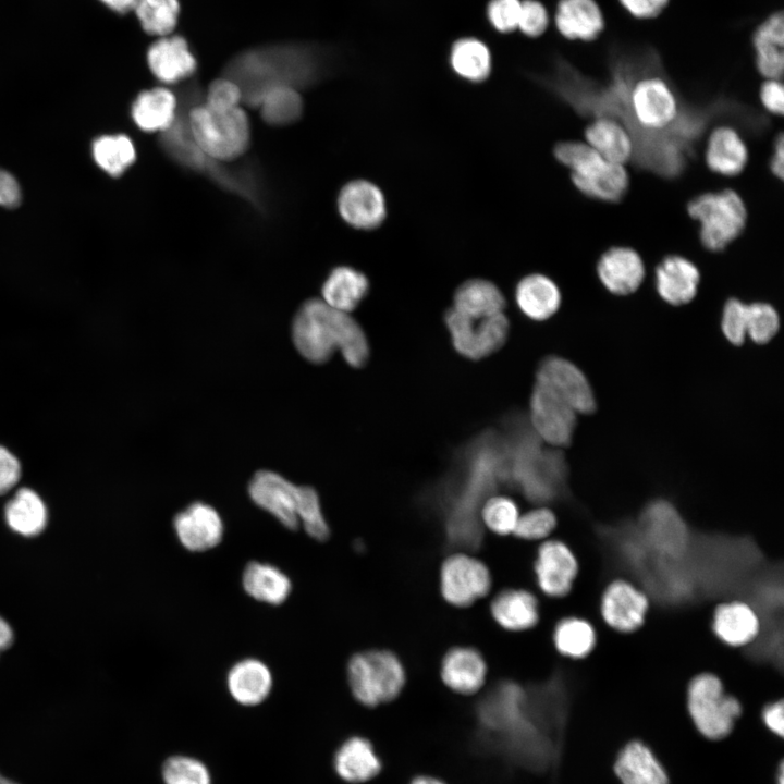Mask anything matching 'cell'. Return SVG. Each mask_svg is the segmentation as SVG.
I'll return each mask as SVG.
<instances>
[{
	"label": "cell",
	"mask_w": 784,
	"mask_h": 784,
	"mask_svg": "<svg viewBox=\"0 0 784 784\" xmlns=\"http://www.w3.org/2000/svg\"><path fill=\"white\" fill-rule=\"evenodd\" d=\"M536 79L583 115L616 119L632 136V160L669 179L685 170L710 117L730 113L738 105L724 98L705 107L684 102L660 53L647 45L614 47L603 79L584 74L560 57L549 73Z\"/></svg>",
	"instance_id": "obj_1"
},
{
	"label": "cell",
	"mask_w": 784,
	"mask_h": 784,
	"mask_svg": "<svg viewBox=\"0 0 784 784\" xmlns=\"http://www.w3.org/2000/svg\"><path fill=\"white\" fill-rule=\"evenodd\" d=\"M455 473L445 488L446 530L450 541L478 546L480 507L501 483H509L502 434L487 430L458 454Z\"/></svg>",
	"instance_id": "obj_2"
},
{
	"label": "cell",
	"mask_w": 784,
	"mask_h": 784,
	"mask_svg": "<svg viewBox=\"0 0 784 784\" xmlns=\"http://www.w3.org/2000/svg\"><path fill=\"white\" fill-rule=\"evenodd\" d=\"M292 336L297 351L311 363L328 360L335 350H340L353 367L364 366L369 356L368 342L359 324L348 313L332 308L319 298H310L298 308Z\"/></svg>",
	"instance_id": "obj_3"
},
{
	"label": "cell",
	"mask_w": 784,
	"mask_h": 784,
	"mask_svg": "<svg viewBox=\"0 0 784 784\" xmlns=\"http://www.w3.org/2000/svg\"><path fill=\"white\" fill-rule=\"evenodd\" d=\"M509 483L519 488L531 501L555 499L564 486L566 465L558 451L543 450L540 438L520 415L504 420Z\"/></svg>",
	"instance_id": "obj_4"
},
{
	"label": "cell",
	"mask_w": 784,
	"mask_h": 784,
	"mask_svg": "<svg viewBox=\"0 0 784 784\" xmlns=\"http://www.w3.org/2000/svg\"><path fill=\"white\" fill-rule=\"evenodd\" d=\"M553 155L571 170L574 186L585 196L605 203H618L625 197L629 175L623 164L608 161L581 142H560Z\"/></svg>",
	"instance_id": "obj_5"
},
{
	"label": "cell",
	"mask_w": 784,
	"mask_h": 784,
	"mask_svg": "<svg viewBox=\"0 0 784 784\" xmlns=\"http://www.w3.org/2000/svg\"><path fill=\"white\" fill-rule=\"evenodd\" d=\"M186 124L198 149L216 161L238 158L250 142L249 119L241 106L224 111L196 106L189 111Z\"/></svg>",
	"instance_id": "obj_6"
},
{
	"label": "cell",
	"mask_w": 784,
	"mask_h": 784,
	"mask_svg": "<svg viewBox=\"0 0 784 784\" xmlns=\"http://www.w3.org/2000/svg\"><path fill=\"white\" fill-rule=\"evenodd\" d=\"M686 209L700 224L701 245L712 253L724 250L740 236L747 224L746 205L731 188L697 195L687 203Z\"/></svg>",
	"instance_id": "obj_7"
},
{
	"label": "cell",
	"mask_w": 784,
	"mask_h": 784,
	"mask_svg": "<svg viewBox=\"0 0 784 784\" xmlns=\"http://www.w3.org/2000/svg\"><path fill=\"white\" fill-rule=\"evenodd\" d=\"M347 679L359 703L377 707L392 701L401 694L406 673L402 661L392 651L369 649L351 657Z\"/></svg>",
	"instance_id": "obj_8"
},
{
	"label": "cell",
	"mask_w": 784,
	"mask_h": 784,
	"mask_svg": "<svg viewBox=\"0 0 784 784\" xmlns=\"http://www.w3.org/2000/svg\"><path fill=\"white\" fill-rule=\"evenodd\" d=\"M687 707L698 732L711 740L726 737L742 713L740 702L712 673H700L689 682Z\"/></svg>",
	"instance_id": "obj_9"
},
{
	"label": "cell",
	"mask_w": 784,
	"mask_h": 784,
	"mask_svg": "<svg viewBox=\"0 0 784 784\" xmlns=\"http://www.w3.org/2000/svg\"><path fill=\"white\" fill-rule=\"evenodd\" d=\"M455 350L470 359L483 358L505 342L509 320L503 313L470 318L451 308L444 316Z\"/></svg>",
	"instance_id": "obj_10"
},
{
	"label": "cell",
	"mask_w": 784,
	"mask_h": 784,
	"mask_svg": "<svg viewBox=\"0 0 784 784\" xmlns=\"http://www.w3.org/2000/svg\"><path fill=\"white\" fill-rule=\"evenodd\" d=\"M492 585L487 565L469 554L448 556L440 569V591L453 607L466 608L485 597Z\"/></svg>",
	"instance_id": "obj_11"
},
{
	"label": "cell",
	"mask_w": 784,
	"mask_h": 784,
	"mask_svg": "<svg viewBox=\"0 0 784 784\" xmlns=\"http://www.w3.org/2000/svg\"><path fill=\"white\" fill-rule=\"evenodd\" d=\"M530 424L540 440L566 446L572 441L576 412L548 387L536 382L530 397Z\"/></svg>",
	"instance_id": "obj_12"
},
{
	"label": "cell",
	"mask_w": 784,
	"mask_h": 784,
	"mask_svg": "<svg viewBox=\"0 0 784 784\" xmlns=\"http://www.w3.org/2000/svg\"><path fill=\"white\" fill-rule=\"evenodd\" d=\"M336 205L340 217L357 230H375L387 217L382 191L375 183L363 179L347 182L339 193Z\"/></svg>",
	"instance_id": "obj_13"
},
{
	"label": "cell",
	"mask_w": 784,
	"mask_h": 784,
	"mask_svg": "<svg viewBox=\"0 0 784 784\" xmlns=\"http://www.w3.org/2000/svg\"><path fill=\"white\" fill-rule=\"evenodd\" d=\"M537 382L548 387L576 413L589 414L596 409L587 378L564 358L551 356L543 359L537 371Z\"/></svg>",
	"instance_id": "obj_14"
},
{
	"label": "cell",
	"mask_w": 784,
	"mask_h": 784,
	"mask_svg": "<svg viewBox=\"0 0 784 784\" xmlns=\"http://www.w3.org/2000/svg\"><path fill=\"white\" fill-rule=\"evenodd\" d=\"M253 502L271 514L285 528L299 527L297 518L298 486L271 470H259L248 485Z\"/></svg>",
	"instance_id": "obj_15"
},
{
	"label": "cell",
	"mask_w": 784,
	"mask_h": 784,
	"mask_svg": "<svg viewBox=\"0 0 784 784\" xmlns=\"http://www.w3.org/2000/svg\"><path fill=\"white\" fill-rule=\"evenodd\" d=\"M534 572L540 590L548 597L560 598L571 591L578 562L566 543L547 540L538 548Z\"/></svg>",
	"instance_id": "obj_16"
},
{
	"label": "cell",
	"mask_w": 784,
	"mask_h": 784,
	"mask_svg": "<svg viewBox=\"0 0 784 784\" xmlns=\"http://www.w3.org/2000/svg\"><path fill=\"white\" fill-rule=\"evenodd\" d=\"M648 610L649 600L646 593L624 579L610 583L601 597L603 621L621 633H632L639 628Z\"/></svg>",
	"instance_id": "obj_17"
},
{
	"label": "cell",
	"mask_w": 784,
	"mask_h": 784,
	"mask_svg": "<svg viewBox=\"0 0 784 784\" xmlns=\"http://www.w3.org/2000/svg\"><path fill=\"white\" fill-rule=\"evenodd\" d=\"M173 528L180 543L191 552L217 547L224 532L220 514L204 502H194L179 512L173 518Z\"/></svg>",
	"instance_id": "obj_18"
},
{
	"label": "cell",
	"mask_w": 784,
	"mask_h": 784,
	"mask_svg": "<svg viewBox=\"0 0 784 784\" xmlns=\"http://www.w3.org/2000/svg\"><path fill=\"white\" fill-rule=\"evenodd\" d=\"M644 531L650 546L663 556L678 558L686 549V529L674 507L657 501L650 504L642 516Z\"/></svg>",
	"instance_id": "obj_19"
},
{
	"label": "cell",
	"mask_w": 784,
	"mask_h": 784,
	"mask_svg": "<svg viewBox=\"0 0 784 784\" xmlns=\"http://www.w3.org/2000/svg\"><path fill=\"white\" fill-rule=\"evenodd\" d=\"M597 273L608 291L616 295H627L640 286L646 271L644 261L635 249L614 246L599 258Z\"/></svg>",
	"instance_id": "obj_20"
},
{
	"label": "cell",
	"mask_w": 784,
	"mask_h": 784,
	"mask_svg": "<svg viewBox=\"0 0 784 784\" xmlns=\"http://www.w3.org/2000/svg\"><path fill=\"white\" fill-rule=\"evenodd\" d=\"M487 663L482 654L471 647H454L441 662V679L444 685L461 695L477 693L487 677Z\"/></svg>",
	"instance_id": "obj_21"
},
{
	"label": "cell",
	"mask_w": 784,
	"mask_h": 784,
	"mask_svg": "<svg viewBox=\"0 0 784 784\" xmlns=\"http://www.w3.org/2000/svg\"><path fill=\"white\" fill-rule=\"evenodd\" d=\"M147 62L151 73L162 83L173 84L191 76L196 59L187 41L179 35L162 36L148 49Z\"/></svg>",
	"instance_id": "obj_22"
},
{
	"label": "cell",
	"mask_w": 784,
	"mask_h": 784,
	"mask_svg": "<svg viewBox=\"0 0 784 784\" xmlns=\"http://www.w3.org/2000/svg\"><path fill=\"white\" fill-rule=\"evenodd\" d=\"M700 273L697 266L679 255L665 256L656 268V287L671 305L689 303L697 294Z\"/></svg>",
	"instance_id": "obj_23"
},
{
	"label": "cell",
	"mask_w": 784,
	"mask_h": 784,
	"mask_svg": "<svg viewBox=\"0 0 784 784\" xmlns=\"http://www.w3.org/2000/svg\"><path fill=\"white\" fill-rule=\"evenodd\" d=\"M554 24L564 38L583 41L595 40L605 25L596 0H559Z\"/></svg>",
	"instance_id": "obj_24"
},
{
	"label": "cell",
	"mask_w": 784,
	"mask_h": 784,
	"mask_svg": "<svg viewBox=\"0 0 784 784\" xmlns=\"http://www.w3.org/2000/svg\"><path fill=\"white\" fill-rule=\"evenodd\" d=\"M752 46L758 72L767 79H781L784 70V15L771 13L755 29Z\"/></svg>",
	"instance_id": "obj_25"
},
{
	"label": "cell",
	"mask_w": 784,
	"mask_h": 784,
	"mask_svg": "<svg viewBox=\"0 0 784 784\" xmlns=\"http://www.w3.org/2000/svg\"><path fill=\"white\" fill-rule=\"evenodd\" d=\"M712 628L722 642L732 647H742L750 644L758 636L760 618L746 602H724L714 610Z\"/></svg>",
	"instance_id": "obj_26"
},
{
	"label": "cell",
	"mask_w": 784,
	"mask_h": 784,
	"mask_svg": "<svg viewBox=\"0 0 784 784\" xmlns=\"http://www.w3.org/2000/svg\"><path fill=\"white\" fill-rule=\"evenodd\" d=\"M705 157L712 172L735 176L746 168L749 155L738 132L731 126L722 125L710 133Z\"/></svg>",
	"instance_id": "obj_27"
},
{
	"label": "cell",
	"mask_w": 784,
	"mask_h": 784,
	"mask_svg": "<svg viewBox=\"0 0 784 784\" xmlns=\"http://www.w3.org/2000/svg\"><path fill=\"white\" fill-rule=\"evenodd\" d=\"M226 686L232 698L242 706H257L270 694L272 675L260 660L248 658L236 662L229 671Z\"/></svg>",
	"instance_id": "obj_28"
},
{
	"label": "cell",
	"mask_w": 784,
	"mask_h": 784,
	"mask_svg": "<svg viewBox=\"0 0 784 784\" xmlns=\"http://www.w3.org/2000/svg\"><path fill=\"white\" fill-rule=\"evenodd\" d=\"M490 612L499 626L511 632L529 629L539 621L538 600L525 589L500 591L491 601Z\"/></svg>",
	"instance_id": "obj_29"
},
{
	"label": "cell",
	"mask_w": 784,
	"mask_h": 784,
	"mask_svg": "<svg viewBox=\"0 0 784 784\" xmlns=\"http://www.w3.org/2000/svg\"><path fill=\"white\" fill-rule=\"evenodd\" d=\"M586 144L610 162L625 164L634 156V143L626 127L616 119L595 117L585 128Z\"/></svg>",
	"instance_id": "obj_30"
},
{
	"label": "cell",
	"mask_w": 784,
	"mask_h": 784,
	"mask_svg": "<svg viewBox=\"0 0 784 784\" xmlns=\"http://www.w3.org/2000/svg\"><path fill=\"white\" fill-rule=\"evenodd\" d=\"M614 771L622 784H669L667 774L653 752L638 740L620 751Z\"/></svg>",
	"instance_id": "obj_31"
},
{
	"label": "cell",
	"mask_w": 784,
	"mask_h": 784,
	"mask_svg": "<svg viewBox=\"0 0 784 784\" xmlns=\"http://www.w3.org/2000/svg\"><path fill=\"white\" fill-rule=\"evenodd\" d=\"M382 764L369 740L352 737L345 740L334 756V769L345 782L365 783L381 771Z\"/></svg>",
	"instance_id": "obj_32"
},
{
	"label": "cell",
	"mask_w": 784,
	"mask_h": 784,
	"mask_svg": "<svg viewBox=\"0 0 784 784\" xmlns=\"http://www.w3.org/2000/svg\"><path fill=\"white\" fill-rule=\"evenodd\" d=\"M131 114L142 131L164 132L175 122L176 98L166 87L144 90L133 101Z\"/></svg>",
	"instance_id": "obj_33"
},
{
	"label": "cell",
	"mask_w": 784,
	"mask_h": 784,
	"mask_svg": "<svg viewBox=\"0 0 784 784\" xmlns=\"http://www.w3.org/2000/svg\"><path fill=\"white\" fill-rule=\"evenodd\" d=\"M242 585L245 592L253 599L271 605L283 603L292 589L289 576L279 567L257 561L246 564L242 575Z\"/></svg>",
	"instance_id": "obj_34"
},
{
	"label": "cell",
	"mask_w": 784,
	"mask_h": 784,
	"mask_svg": "<svg viewBox=\"0 0 784 784\" xmlns=\"http://www.w3.org/2000/svg\"><path fill=\"white\" fill-rule=\"evenodd\" d=\"M515 298L519 309L527 317L539 321L556 313L561 303V293L550 278L532 273L517 283Z\"/></svg>",
	"instance_id": "obj_35"
},
{
	"label": "cell",
	"mask_w": 784,
	"mask_h": 784,
	"mask_svg": "<svg viewBox=\"0 0 784 784\" xmlns=\"http://www.w3.org/2000/svg\"><path fill=\"white\" fill-rule=\"evenodd\" d=\"M367 277L350 266H339L331 270L322 289V301L338 310L348 313L367 295Z\"/></svg>",
	"instance_id": "obj_36"
},
{
	"label": "cell",
	"mask_w": 784,
	"mask_h": 784,
	"mask_svg": "<svg viewBox=\"0 0 784 784\" xmlns=\"http://www.w3.org/2000/svg\"><path fill=\"white\" fill-rule=\"evenodd\" d=\"M449 64L460 78L478 84L490 76L491 51L486 42L477 37H461L450 48Z\"/></svg>",
	"instance_id": "obj_37"
},
{
	"label": "cell",
	"mask_w": 784,
	"mask_h": 784,
	"mask_svg": "<svg viewBox=\"0 0 784 784\" xmlns=\"http://www.w3.org/2000/svg\"><path fill=\"white\" fill-rule=\"evenodd\" d=\"M452 307L470 318H481L503 313L505 299L500 289L483 279H470L457 287Z\"/></svg>",
	"instance_id": "obj_38"
},
{
	"label": "cell",
	"mask_w": 784,
	"mask_h": 784,
	"mask_svg": "<svg viewBox=\"0 0 784 784\" xmlns=\"http://www.w3.org/2000/svg\"><path fill=\"white\" fill-rule=\"evenodd\" d=\"M4 517L12 530L25 537H33L44 530L47 524V509L34 490L22 488L7 503Z\"/></svg>",
	"instance_id": "obj_39"
},
{
	"label": "cell",
	"mask_w": 784,
	"mask_h": 784,
	"mask_svg": "<svg viewBox=\"0 0 784 784\" xmlns=\"http://www.w3.org/2000/svg\"><path fill=\"white\" fill-rule=\"evenodd\" d=\"M262 119L272 125L295 122L303 112V100L295 87L274 85L262 93L258 102Z\"/></svg>",
	"instance_id": "obj_40"
},
{
	"label": "cell",
	"mask_w": 784,
	"mask_h": 784,
	"mask_svg": "<svg viewBox=\"0 0 784 784\" xmlns=\"http://www.w3.org/2000/svg\"><path fill=\"white\" fill-rule=\"evenodd\" d=\"M93 157L97 166L111 176H120L136 159L132 139L124 134L102 135L93 142Z\"/></svg>",
	"instance_id": "obj_41"
},
{
	"label": "cell",
	"mask_w": 784,
	"mask_h": 784,
	"mask_svg": "<svg viewBox=\"0 0 784 784\" xmlns=\"http://www.w3.org/2000/svg\"><path fill=\"white\" fill-rule=\"evenodd\" d=\"M553 644L559 653L571 659H583L596 645L593 626L580 617L561 620L553 632Z\"/></svg>",
	"instance_id": "obj_42"
},
{
	"label": "cell",
	"mask_w": 784,
	"mask_h": 784,
	"mask_svg": "<svg viewBox=\"0 0 784 784\" xmlns=\"http://www.w3.org/2000/svg\"><path fill=\"white\" fill-rule=\"evenodd\" d=\"M133 10L146 33L162 37L175 28L180 4L177 0H137Z\"/></svg>",
	"instance_id": "obj_43"
},
{
	"label": "cell",
	"mask_w": 784,
	"mask_h": 784,
	"mask_svg": "<svg viewBox=\"0 0 784 784\" xmlns=\"http://www.w3.org/2000/svg\"><path fill=\"white\" fill-rule=\"evenodd\" d=\"M479 518L492 532L506 536L513 534L519 512L515 502L506 497L491 495L480 507Z\"/></svg>",
	"instance_id": "obj_44"
},
{
	"label": "cell",
	"mask_w": 784,
	"mask_h": 784,
	"mask_svg": "<svg viewBox=\"0 0 784 784\" xmlns=\"http://www.w3.org/2000/svg\"><path fill=\"white\" fill-rule=\"evenodd\" d=\"M297 518L309 537L324 541L330 536V528L322 514L319 495L307 486H298Z\"/></svg>",
	"instance_id": "obj_45"
},
{
	"label": "cell",
	"mask_w": 784,
	"mask_h": 784,
	"mask_svg": "<svg viewBox=\"0 0 784 784\" xmlns=\"http://www.w3.org/2000/svg\"><path fill=\"white\" fill-rule=\"evenodd\" d=\"M161 775L164 784H211L206 764L183 755L168 758L162 765Z\"/></svg>",
	"instance_id": "obj_46"
},
{
	"label": "cell",
	"mask_w": 784,
	"mask_h": 784,
	"mask_svg": "<svg viewBox=\"0 0 784 784\" xmlns=\"http://www.w3.org/2000/svg\"><path fill=\"white\" fill-rule=\"evenodd\" d=\"M747 333L756 343L769 342L777 332L780 320L775 309L764 303L747 304Z\"/></svg>",
	"instance_id": "obj_47"
},
{
	"label": "cell",
	"mask_w": 784,
	"mask_h": 784,
	"mask_svg": "<svg viewBox=\"0 0 784 784\" xmlns=\"http://www.w3.org/2000/svg\"><path fill=\"white\" fill-rule=\"evenodd\" d=\"M556 526V517L548 507H537L519 515L513 535L523 540L547 538Z\"/></svg>",
	"instance_id": "obj_48"
},
{
	"label": "cell",
	"mask_w": 784,
	"mask_h": 784,
	"mask_svg": "<svg viewBox=\"0 0 784 784\" xmlns=\"http://www.w3.org/2000/svg\"><path fill=\"white\" fill-rule=\"evenodd\" d=\"M522 0H489L486 9L489 24L501 34L517 30Z\"/></svg>",
	"instance_id": "obj_49"
},
{
	"label": "cell",
	"mask_w": 784,
	"mask_h": 784,
	"mask_svg": "<svg viewBox=\"0 0 784 784\" xmlns=\"http://www.w3.org/2000/svg\"><path fill=\"white\" fill-rule=\"evenodd\" d=\"M243 100L241 86L233 78H217L208 87L204 105L213 110H231Z\"/></svg>",
	"instance_id": "obj_50"
},
{
	"label": "cell",
	"mask_w": 784,
	"mask_h": 784,
	"mask_svg": "<svg viewBox=\"0 0 784 784\" xmlns=\"http://www.w3.org/2000/svg\"><path fill=\"white\" fill-rule=\"evenodd\" d=\"M549 26V13L538 0H522L517 29L527 37L541 36Z\"/></svg>",
	"instance_id": "obj_51"
},
{
	"label": "cell",
	"mask_w": 784,
	"mask_h": 784,
	"mask_svg": "<svg viewBox=\"0 0 784 784\" xmlns=\"http://www.w3.org/2000/svg\"><path fill=\"white\" fill-rule=\"evenodd\" d=\"M747 304L730 298L723 309L722 329L730 342L739 345L747 334Z\"/></svg>",
	"instance_id": "obj_52"
},
{
	"label": "cell",
	"mask_w": 784,
	"mask_h": 784,
	"mask_svg": "<svg viewBox=\"0 0 784 784\" xmlns=\"http://www.w3.org/2000/svg\"><path fill=\"white\" fill-rule=\"evenodd\" d=\"M759 97L769 113L782 115L784 111V90L781 79H767L761 84Z\"/></svg>",
	"instance_id": "obj_53"
},
{
	"label": "cell",
	"mask_w": 784,
	"mask_h": 784,
	"mask_svg": "<svg viewBox=\"0 0 784 784\" xmlns=\"http://www.w3.org/2000/svg\"><path fill=\"white\" fill-rule=\"evenodd\" d=\"M21 476L19 460L5 448L0 445V494L11 490Z\"/></svg>",
	"instance_id": "obj_54"
},
{
	"label": "cell",
	"mask_w": 784,
	"mask_h": 784,
	"mask_svg": "<svg viewBox=\"0 0 784 784\" xmlns=\"http://www.w3.org/2000/svg\"><path fill=\"white\" fill-rule=\"evenodd\" d=\"M622 7L636 19L657 17L670 0H618Z\"/></svg>",
	"instance_id": "obj_55"
},
{
	"label": "cell",
	"mask_w": 784,
	"mask_h": 784,
	"mask_svg": "<svg viewBox=\"0 0 784 784\" xmlns=\"http://www.w3.org/2000/svg\"><path fill=\"white\" fill-rule=\"evenodd\" d=\"M22 200L21 187L16 179L0 168V206L15 208Z\"/></svg>",
	"instance_id": "obj_56"
},
{
	"label": "cell",
	"mask_w": 784,
	"mask_h": 784,
	"mask_svg": "<svg viewBox=\"0 0 784 784\" xmlns=\"http://www.w3.org/2000/svg\"><path fill=\"white\" fill-rule=\"evenodd\" d=\"M762 719L765 726L774 734L783 737L784 732V706L779 700L765 706L762 711Z\"/></svg>",
	"instance_id": "obj_57"
},
{
	"label": "cell",
	"mask_w": 784,
	"mask_h": 784,
	"mask_svg": "<svg viewBox=\"0 0 784 784\" xmlns=\"http://www.w3.org/2000/svg\"><path fill=\"white\" fill-rule=\"evenodd\" d=\"M784 137L782 133H779L774 142L773 154L770 159V169L773 175L783 180L784 173Z\"/></svg>",
	"instance_id": "obj_58"
},
{
	"label": "cell",
	"mask_w": 784,
	"mask_h": 784,
	"mask_svg": "<svg viewBox=\"0 0 784 784\" xmlns=\"http://www.w3.org/2000/svg\"><path fill=\"white\" fill-rule=\"evenodd\" d=\"M111 10L118 13H126L134 9L137 0H100Z\"/></svg>",
	"instance_id": "obj_59"
},
{
	"label": "cell",
	"mask_w": 784,
	"mask_h": 784,
	"mask_svg": "<svg viewBox=\"0 0 784 784\" xmlns=\"http://www.w3.org/2000/svg\"><path fill=\"white\" fill-rule=\"evenodd\" d=\"M13 639V633L10 625L0 617V651L7 649Z\"/></svg>",
	"instance_id": "obj_60"
},
{
	"label": "cell",
	"mask_w": 784,
	"mask_h": 784,
	"mask_svg": "<svg viewBox=\"0 0 784 784\" xmlns=\"http://www.w3.org/2000/svg\"><path fill=\"white\" fill-rule=\"evenodd\" d=\"M411 784H444L442 781L431 776H418Z\"/></svg>",
	"instance_id": "obj_61"
},
{
	"label": "cell",
	"mask_w": 784,
	"mask_h": 784,
	"mask_svg": "<svg viewBox=\"0 0 784 784\" xmlns=\"http://www.w3.org/2000/svg\"><path fill=\"white\" fill-rule=\"evenodd\" d=\"M0 784H19V783L5 777L4 775H2L0 773Z\"/></svg>",
	"instance_id": "obj_62"
},
{
	"label": "cell",
	"mask_w": 784,
	"mask_h": 784,
	"mask_svg": "<svg viewBox=\"0 0 784 784\" xmlns=\"http://www.w3.org/2000/svg\"><path fill=\"white\" fill-rule=\"evenodd\" d=\"M783 776H784L783 765H781V767H780V771H779V784H784V782H783Z\"/></svg>",
	"instance_id": "obj_63"
}]
</instances>
